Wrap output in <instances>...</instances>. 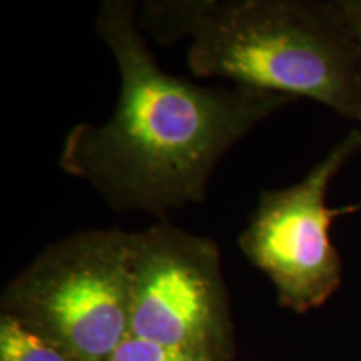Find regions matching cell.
<instances>
[{
  "instance_id": "6da1fadb",
  "label": "cell",
  "mask_w": 361,
  "mask_h": 361,
  "mask_svg": "<svg viewBox=\"0 0 361 361\" xmlns=\"http://www.w3.org/2000/svg\"><path fill=\"white\" fill-rule=\"evenodd\" d=\"M96 30L119 69V97L109 121L71 128L59 166L119 213L141 211L164 221L171 211L204 202L226 152L296 101L239 85L206 87L164 72L130 0H104Z\"/></svg>"
},
{
  "instance_id": "ba28073f",
  "label": "cell",
  "mask_w": 361,
  "mask_h": 361,
  "mask_svg": "<svg viewBox=\"0 0 361 361\" xmlns=\"http://www.w3.org/2000/svg\"><path fill=\"white\" fill-rule=\"evenodd\" d=\"M338 6L341 8L351 35H353L361 67V0H338Z\"/></svg>"
},
{
  "instance_id": "3957f363",
  "label": "cell",
  "mask_w": 361,
  "mask_h": 361,
  "mask_svg": "<svg viewBox=\"0 0 361 361\" xmlns=\"http://www.w3.org/2000/svg\"><path fill=\"white\" fill-rule=\"evenodd\" d=\"M133 233L89 229L47 246L4 288L0 314L80 361H109L129 336Z\"/></svg>"
},
{
  "instance_id": "5b68a950",
  "label": "cell",
  "mask_w": 361,
  "mask_h": 361,
  "mask_svg": "<svg viewBox=\"0 0 361 361\" xmlns=\"http://www.w3.org/2000/svg\"><path fill=\"white\" fill-rule=\"evenodd\" d=\"M360 151L361 129L355 128L296 184L263 189L239 234V250L266 274L283 308L305 314L323 306L341 286L343 261L329 229L338 216L361 209V202L329 207L326 194Z\"/></svg>"
},
{
  "instance_id": "277c9868",
  "label": "cell",
  "mask_w": 361,
  "mask_h": 361,
  "mask_svg": "<svg viewBox=\"0 0 361 361\" xmlns=\"http://www.w3.org/2000/svg\"><path fill=\"white\" fill-rule=\"evenodd\" d=\"M129 336L202 360H234V324L213 239L168 221L133 233Z\"/></svg>"
},
{
  "instance_id": "7a4b0ae2",
  "label": "cell",
  "mask_w": 361,
  "mask_h": 361,
  "mask_svg": "<svg viewBox=\"0 0 361 361\" xmlns=\"http://www.w3.org/2000/svg\"><path fill=\"white\" fill-rule=\"evenodd\" d=\"M137 25L164 45L189 39L197 78L310 99L361 129L358 49L338 0H146Z\"/></svg>"
},
{
  "instance_id": "8992f818",
  "label": "cell",
  "mask_w": 361,
  "mask_h": 361,
  "mask_svg": "<svg viewBox=\"0 0 361 361\" xmlns=\"http://www.w3.org/2000/svg\"><path fill=\"white\" fill-rule=\"evenodd\" d=\"M0 361H80L56 343L0 314Z\"/></svg>"
},
{
  "instance_id": "52a82bcc",
  "label": "cell",
  "mask_w": 361,
  "mask_h": 361,
  "mask_svg": "<svg viewBox=\"0 0 361 361\" xmlns=\"http://www.w3.org/2000/svg\"><path fill=\"white\" fill-rule=\"evenodd\" d=\"M109 361H209L197 358V356L180 353L164 346L154 345L139 338L128 336L123 345L114 351Z\"/></svg>"
}]
</instances>
